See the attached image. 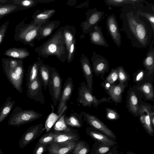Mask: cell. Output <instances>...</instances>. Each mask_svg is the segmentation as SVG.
<instances>
[{
	"instance_id": "cell-1",
	"label": "cell",
	"mask_w": 154,
	"mask_h": 154,
	"mask_svg": "<svg viewBox=\"0 0 154 154\" xmlns=\"http://www.w3.org/2000/svg\"><path fill=\"white\" fill-rule=\"evenodd\" d=\"M149 5H130L122 7L120 17L122 25L120 31L124 32L130 40L133 47L139 49L149 46L154 35V31L149 22L137 13L138 8Z\"/></svg>"
},
{
	"instance_id": "cell-2",
	"label": "cell",
	"mask_w": 154,
	"mask_h": 154,
	"mask_svg": "<svg viewBox=\"0 0 154 154\" xmlns=\"http://www.w3.org/2000/svg\"><path fill=\"white\" fill-rule=\"evenodd\" d=\"M64 27L59 29L51 38L35 51L40 55L47 57L55 55L58 59L64 62L67 59L68 52L63 35Z\"/></svg>"
},
{
	"instance_id": "cell-3",
	"label": "cell",
	"mask_w": 154,
	"mask_h": 154,
	"mask_svg": "<svg viewBox=\"0 0 154 154\" xmlns=\"http://www.w3.org/2000/svg\"><path fill=\"white\" fill-rule=\"evenodd\" d=\"M25 20L24 19L15 26L14 39L16 41L33 47L34 42L37 38L40 28L43 23H35L32 21L30 23L26 24Z\"/></svg>"
},
{
	"instance_id": "cell-4",
	"label": "cell",
	"mask_w": 154,
	"mask_h": 154,
	"mask_svg": "<svg viewBox=\"0 0 154 154\" xmlns=\"http://www.w3.org/2000/svg\"><path fill=\"white\" fill-rule=\"evenodd\" d=\"M42 114L33 109L23 110L16 106L14 109L8 121V125L19 126L32 122L41 118Z\"/></svg>"
},
{
	"instance_id": "cell-5",
	"label": "cell",
	"mask_w": 154,
	"mask_h": 154,
	"mask_svg": "<svg viewBox=\"0 0 154 154\" xmlns=\"http://www.w3.org/2000/svg\"><path fill=\"white\" fill-rule=\"evenodd\" d=\"M78 95L76 100L84 107H91L93 105L94 107L97 108L101 103L110 102L109 98L105 97L99 100L97 99L88 88L85 82L80 83V86L78 88Z\"/></svg>"
},
{
	"instance_id": "cell-6",
	"label": "cell",
	"mask_w": 154,
	"mask_h": 154,
	"mask_svg": "<svg viewBox=\"0 0 154 154\" xmlns=\"http://www.w3.org/2000/svg\"><path fill=\"white\" fill-rule=\"evenodd\" d=\"M62 79L54 67H51L48 87L54 106L57 105L62 91Z\"/></svg>"
},
{
	"instance_id": "cell-7",
	"label": "cell",
	"mask_w": 154,
	"mask_h": 154,
	"mask_svg": "<svg viewBox=\"0 0 154 154\" xmlns=\"http://www.w3.org/2000/svg\"><path fill=\"white\" fill-rule=\"evenodd\" d=\"M84 119L91 127L100 131L108 137L116 140V137L114 133L96 116L85 112L81 111Z\"/></svg>"
},
{
	"instance_id": "cell-8",
	"label": "cell",
	"mask_w": 154,
	"mask_h": 154,
	"mask_svg": "<svg viewBox=\"0 0 154 154\" xmlns=\"http://www.w3.org/2000/svg\"><path fill=\"white\" fill-rule=\"evenodd\" d=\"M92 62L93 72L97 76L103 79L106 72H108L109 69V64L107 59L102 56L94 52L91 58Z\"/></svg>"
},
{
	"instance_id": "cell-9",
	"label": "cell",
	"mask_w": 154,
	"mask_h": 154,
	"mask_svg": "<svg viewBox=\"0 0 154 154\" xmlns=\"http://www.w3.org/2000/svg\"><path fill=\"white\" fill-rule=\"evenodd\" d=\"M104 14L103 11H98L96 8L89 9L86 14V19L82 24L84 32L85 33H88L98 25Z\"/></svg>"
},
{
	"instance_id": "cell-10",
	"label": "cell",
	"mask_w": 154,
	"mask_h": 154,
	"mask_svg": "<svg viewBox=\"0 0 154 154\" xmlns=\"http://www.w3.org/2000/svg\"><path fill=\"white\" fill-rule=\"evenodd\" d=\"M23 64L5 74L14 87L20 93L23 92L22 84L24 74Z\"/></svg>"
},
{
	"instance_id": "cell-11",
	"label": "cell",
	"mask_w": 154,
	"mask_h": 154,
	"mask_svg": "<svg viewBox=\"0 0 154 154\" xmlns=\"http://www.w3.org/2000/svg\"><path fill=\"white\" fill-rule=\"evenodd\" d=\"M74 85L72 79L69 77L65 82L62 90L57 106V114L60 115L64 108L67 106L66 103L72 96Z\"/></svg>"
},
{
	"instance_id": "cell-12",
	"label": "cell",
	"mask_w": 154,
	"mask_h": 154,
	"mask_svg": "<svg viewBox=\"0 0 154 154\" xmlns=\"http://www.w3.org/2000/svg\"><path fill=\"white\" fill-rule=\"evenodd\" d=\"M44 124L40 123L29 128L24 133L19 142V147L22 149L35 139L38 137L42 133Z\"/></svg>"
},
{
	"instance_id": "cell-13",
	"label": "cell",
	"mask_w": 154,
	"mask_h": 154,
	"mask_svg": "<svg viewBox=\"0 0 154 154\" xmlns=\"http://www.w3.org/2000/svg\"><path fill=\"white\" fill-rule=\"evenodd\" d=\"M43 85L38 77L27 87V97L42 104L45 103V98L42 92Z\"/></svg>"
},
{
	"instance_id": "cell-14",
	"label": "cell",
	"mask_w": 154,
	"mask_h": 154,
	"mask_svg": "<svg viewBox=\"0 0 154 154\" xmlns=\"http://www.w3.org/2000/svg\"><path fill=\"white\" fill-rule=\"evenodd\" d=\"M106 24L108 32L112 39L119 47L121 45V36L116 16L114 14L109 16L106 20Z\"/></svg>"
},
{
	"instance_id": "cell-15",
	"label": "cell",
	"mask_w": 154,
	"mask_h": 154,
	"mask_svg": "<svg viewBox=\"0 0 154 154\" xmlns=\"http://www.w3.org/2000/svg\"><path fill=\"white\" fill-rule=\"evenodd\" d=\"M76 141L51 143L47 151L49 154H70L74 148Z\"/></svg>"
},
{
	"instance_id": "cell-16",
	"label": "cell",
	"mask_w": 154,
	"mask_h": 154,
	"mask_svg": "<svg viewBox=\"0 0 154 154\" xmlns=\"http://www.w3.org/2000/svg\"><path fill=\"white\" fill-rule=\"evenodd\" d=\"M151 111V107L146 105H142L139 107L138 111L140 122L146 131L150 136L154 135L153 127L151 124L149 113Z\"/></svg>"
},
{
	"instance_id": "cell-17",
	"label": "cell",
	"mask_w": 154,
	"mask_h": 154,
	"mask_svg": "<svg viewBox=\"0 0 154 154\" xmlns=\"http://www.w3.org/2000/svg\"><path fill=\"white\" fill-rule=\"evenodd\" d=\"M80 62L82 71L86 80V85L92 93L93 82L92 66L88 58L84 55H82Z\"/></svg>"
},
{
	"instance_id": "cell-18",
	"label": "cell",
	"mask_w": 154,
	"mask_h": 154,
	"mask_svg": "<svg viewBox=\"0 0 154 154\" xmlns=\"http://www.w3.org/2000/svg\"><path fill=\"white\" fill-rule=\"evenodd\" d=\"M85 131L87 135L90 137L94 140L112 146L116 145L117 144L116 140L92 127H87Z\"/></svg>"
},
{
	"instance_id": "cell-19",
	"label": "cell",
	"mask_w": 154,
	"mask_h": 154,
	"mask_svg": "<svg viewBox=\"0 0 154 154\" xmlns=\"http://www.w3.org/2000/svg\"><path fill=\"white\" fill-rule=\"evenodd\" d=\"M89 32L90 39L92 44L104 47H109L103 35L101 26L97 25Z\"/></svg>"
},
{
	"instance_id": "cell-20",
	"label": "cell",
	"mask_w": 154,
	"mask_h": 154,
	"mask_svg": "<svg viewBox=\"0 0 154 154\" xmlns=\"http://www.w3.org/2000/svg\"><path fill=\"white\" fill-rule=\"evenodd\" d=\"M54 133L55 137L53 141L51 143L69 140L77 141L80 139L79 135L75 129H73L70 131H54Z\"/></svg>"
},
{
	"instance_id": "cell-21",
	"label": "cell",
	"mask_w": 154,
	"mask_h": 154,
	"mask_svg": "<svg viewBox=\"0 0 154 154\" xmlns=\"http://www.w3.org/2000/svg\"><path fill=\"white\" fill-rule=\"evenodd\" d=\"M154 39L152 40L148 52L144 58L143 64L148 72V75L152 74L154 70Z\"/></svg>"
},
{
	"instance_id": "cell-22",
	"label": "cell",
	"mask_w": 154,
	"mask_h": 154,
	"mask_svg": "<svg viewBox=\"0 0 154 154\" xmlns=\"http://www.w3.org/2000/svg\"><path fill=\"white\" fill-rule=\"evenodd\" d=\"M125 84L119 83L112 85L106 93L112 100L116 103H120L122 100V94L126 88Z\"/></svg>"
},
{
	"instance_id": "cell-23",
	"label": "cell",
	"mask_w": 154,
	"mask_h": 154,
	"mask_svg": "<svg viewBox=\"0 0 154 154\" xmlns=\"http://www.w3.org/2000/svg\"><path fill=\"white\" fill-rule=\"evenodd\" d=\"M51 67L40 61L38 77L42 82L45 90L48 87L51 76Z\"/></svg>"
},
{
	"instance_id": "cell-24",
	"label": "cell",
	"mask_w": 154,
	"mask_h": 154,
	"mask_svg": "<svg viewBox=\"0 0 154 154\" xmlns=\"http://www.w3.org/2000/svg\"><path fill=\"white\" fill-rule=\"evenodd\" d=\"M104 2L109 7H122L130 5L135 6H142L146 5L144 3L147 2L143 0H105Z\"/></svg>"
},
{
	"instance_id": "cell-25",
	"label": "cell",
	"mask_w": 154,
	"mask_h": 154,
	"mask_svg": "<svg viewBox=\"0 0 154 154\" xmlns=\"http://www.w3.org/2000/svg\"><path fill=\"white\" fill-rule=\"evenodd\" d=\"M59 22L50 21L43 23L39 30L37 39H43L50 35L59 25Z\"/></svg>"
},
{
	"instance_id": "cell-26",
	"label": "cell",
	"mask_w": 154,
	"mask_h": 154,
	"mask_svg": "<svg viewBox=\"0 0 154 154\" xmlns=\"http://www.w3.org/2000/svg\"><path fill=\"white\" fill-rule=\"evenodd\" d=\"M4 54L10 57L23 60L29 56L30 53L25 48L14 47L6 50Z\"/></svg>"
},
{
	"instance_id": "cell-27",
	"label": "cell",
	"mask_w": 154,
	"mask_h": 154,
	"mask_svg": "<svg viewBox=\"0 0 154 154\" xmlns=\"http://www.w3.org/2000/svg\"><path fill=\"white\" fill-rule=\"evenodd\" d=\"M82 117V115L81 113L78 114L74 112L70 113L69 116H66L65 122L68 126L81 128L83 126Z\"/></svg>"
},
{
	"instance_id": "cell-28",
	"label": "cell",
	"mask_w": 154,
	"mask_h": 154,
	"mask_svg": "<svg viewBox=\"0 0 154 154\" xmlns=\"http://www.w3.org/2000/svg\"><path fill=\"white\" fill-rule=\"evenodd\" d=\"M2 61L5 74L24 63L23 60L11 57L3 58Z\"/></svg>"
},
{
	"instance_id": "cell-29",
	"label": "cell",
	"mask_w": 154,
	"mask_h": 154,
	"mask_svg": "<svg viewBox=\"0 0 154 154\" xmlns=\"http://www.w3.org/2000/svg\"><path fill=\"white\" fill-rule=\"evenodd\" d=\"M40 63V61L35 62L29 66L26 74V85L27 87L38 77Z\"/></svg>"
},
{
	"instance_id": "cell-30",
	"label": "cell",
	"mask_w": 154,
	"mask_h": 154,
	"mask_svg": "<svg viewBox=\"0 0 154 154\" xmlns=\"http://www.w3.org/2000/svg\"><path fill=\"white\" fill-rule=\"evenodd\" d=\"M127 107L129 112L134 116H138V111L139 108L138 99L135 92L132 91L128 96Z\"/></svg>"
},
{
	"instance_id": "cell-31",
	"label": "cell",
	"mask_w": 154,
	"mask_h": 154,
	"mask_svg": "<svg viewBox=\"0 0 154 154\" xmlns=\"http://www.w3.org/2000/svg\"><path fill=\"white\" fill-rule=\"evenodd\" d=\"M10 97H7L6 101L0 108V123L2 122L11 112L15 103L14 100H11Z\"/></svg>"
},
{
	"instance_id": "cell-32",
	"label": "cell",
	"mask_w": 154,
	"mask_h": 154,
	"mask_svg": "<svg viewBox=\"0 0 154 154\" xmlns=\"http://www.w3.org/2000/svg\"><path fill=\"white\" fill-rule=\"evenodd\" d=\"M91 151L89 145L82 140L75 141L73 149L70 154H88Z\"/></svg>"
},
{
	"instance_id": "cell-33",
	"label": "cell",
	"mask_w": 154,
	"mask_h": 154,
	"mask_svg": "<svg viewBox=\"0 0 154 154\" xmlns=\"http://www.w3.org/2000/svg\"><path fill=\"white\" fill-rule=\"evenodd\" d=\"M75 29H73V27L69 26L64 27L63 35L68 53L71 45L75 40Z\"/></svg>"
},
{
	"instance_id": "cell-34",
	"label": "cell",
	"mask_w": 154,
	"mask_h": 154,
	"mask_svg": "<svg viewBox=\"0 0 154 154\" xmlns=\"http://www.w3.org/2000/svg\"><path fill=\"white\" fill-rule=\"evenodd\" d=\"M55 12L54 10L45 11L39 13L35 12L32 16L33 19L32 21L35 23H45L49 19Z\"/></svg>"
},
{
	"instance_id": "cell-35",
	"label": "cell",
	"mask_w": 154,
	"mask_h": 154,
	"mask_svg": "<svg viewBox=\"0 0 154 154\" xmlns=\"http://www.w3.org/2000/svg\"><path fill=\"white\" fill-rule=\"evenodd\" d=\"M90 154H106L113 146L105 144L96 140Z\"/></svg>"
},
{
	"instance_id": "cell-36",
	"label": "cell",
	"mask_w": 154,
	"mask_h": 154,
	"mask_svg": "<svg viewBox=\"0 0 154 154\" xmlns=\"http://www.w3.org/2000/svg\"><path fill=\"white\" fill-rule=\"evenodd\" d=\"M67 109L65 110L55 123L53 128L55 131H70L73 129L69 128L66 124L65 121L66 113Z\"/></svg>"
},
{
	"instance_id": "cell-37",
	"label": "cell",
	"mask_w": 154,
	"mask_h": 154,
	"mask_svg": "<svg viewBox=\"0 0 154 154\" xmlns=\"http://www.w3.org/2000/svg\"><path fill=\"white\" fill-rule=\"evenodd\" d=\"M20 7L13 4L0 5V19L11 13L20 10Z\"/></svg>"
},
{
	"instance_id": "cell-38",
	"label": "cell",
	"mask_w": 154,
	"mask_h": 154,
	"mask_svg": "<svg viewBox=\"0 0 154 154\" xmlns=\"http://www.w3.org/2000/svg\"><path fill=\"white\" fill-rule=\"evenodd\" d=\"M138 90L143 92L147 100L153 99L154 94L152 85L150 82H146L138 87Z\"/></svg>"
},
{
	"instance_id": "cell-39",
	"label": "cell",
	"mask_w": 154,
	"mask_h": 154,
	"mask_svg": "<svg viewBox=\"0 0 154 154\" xmlns=\"http://www.w3.org/2000/svg\"><path fill=\"white\" fill-rule=\"evenodd\" d=\"M66 109H67V106L64 108L62 112L60 115H58L53 112L49 115L47 118L45 123V129L47 132L50 130L51 128L59 119L63 112Z\"/></svg>"
},
{
	"instance_id": "cell-40",
	"label": "cell",
	"mask_w": 154,
	"mask_h": 154,
	"mask_svg": "<svg viewBox=\"0 0 154 154\" xmlns=\"http://www.w3.org/2000/svg\"><path fill=\"white\" fill-rule=\"evenodd\" d=\"M12 4L18 6L21 10H25L35 5L36 1L33 0H12Z\"/></svg>"
},
{
	"instance_id": "cell-41",
	"label": "cell",
	"mask_w": 154,
	"mask_h": 154,
	"mask_svg": "<svg viewBox=\"0 0 154 154\" xmlns=\"http://www.w3.org/2000/svg\"><path fill=\"white\" fill-rule=\"evenodd\" d=\"M55 135L54 131V132L48 131L40 138L37 143L45 145H49L53 141Z\"/></svg>"
},
{
	"instance_id": "cell-42",
	"label": "cell",
	"mask_w": 154,
	"mask_h": 154,
	"mask_svg": "<svg viewBox=\"0 0 154 154\" xmlns=\"http://www.w3.org/2000/svg\"><path fill=\"white\" fill-rule=\"evenodd\" d=\"M118 79V70L117 67L112 68L108 75L106 78L103 82L110 84L111 85H115L114 83Z\"/></svg>"
},
{
	"instance_id": "cell-43",
	"label": "cell",
	"mask_w": 154,
	"mask_h": 154,
	"mask_svg": "<svg viewBox=\"0 0 154 154\" xmlns=\"http://www.w3.org/2000/svg\"><path fill=\"white\" fill-rule=\"evenodd\" d=\"M119 83L125 84L130 80V76L122 66H117Z\"/></svg>"
},
{
	"instance_id": "cell-44",
	"label": "cell",
	"mask_w": 154,
	"mask_h": 154,
	"mask_svg": "<svg viewBox=\"0 0 154 154\" xmlns=\"http://www.w3.org/2000/svg\"><path fill=\"white\" fill-rule=\"evenodd\" d=\"M106 117L110 120H116L120 118L119 114L115 109L108 108H105Z\"/></svg>"
},
{
	"instance_id": "cell-45",
	"label": "cell",
	"mask_w": 154,
	"mask_h": 154,
	"mask_svg": "<svg viewBox=\"0 0 154 154\" xmlns=\"http://www.w3.org/2000/svg\"><path fill=\"white\" fill-rule=\"evenodd\" d=\"M49 145H45L38 143L36 144L33 149V154H44L47 150Z\"/></svg>"
},
{
	"instance_id": "cell-46",
	"label": "cell",
	"mask_w": 154,
	"mask_h": 154,
	"mask_svg": "<svg viewBox=\"0 0 154 154\" xmlns=\"http://www.w3.org/2000/svg\"><path fill=\"white\" fill-rule=\"evenodd\" d=\"M9 23V21H6L0 26V46L3 41Z\"/></svg>"
},
{
	"instance_id": "cell-47",
	"label": "cell",
	"mask_w": 154,
	"mask_h": 154,
	"mask_svg": "<svg viewBox=\"0 0 154 154\" xmlns=\"http://www.w3.org/2000/svg\"><path fill=\"white\" fill-rule=\"evenodd\" d=\"M145 71L143 69H139L134 73V79L135 82H138L142 80L144 78Z\"/></svg>"
},
{
	"instance_id": "cell-48",
	"label": "cell",
	"mask_w": 154,
	"mask_h": 154,
	"mask_svg": "<svg viewBox=\"0 0 154 154\" xmlns=\"http://www.w3.org/2000/svg\"><path fill=\"white\" fill-rule=\"evenodd\" d=\"M75 41L74 40L70 45L67 58L68 63L71 62L73 59L72 56L73 55V53L75 51Z\"/></svg>"
},
{
	"instance_id": "cell-49",
	"label": "cell",
	"mask_w": 154,
	"mask_h": 154,
	"mask_svg": "<svg viewBox=\"0 0 154 154\" xmlns=\"http://www.w3.org/2000/svg\"><path fill=\"white\" fill-rule=\"evenodd\" d=\"M106 154H119L117 146L116 145L114 146Z\"/></svg>"
},
{
	"instance_id": "cell-50",
	"label": "cell",
	"mask_w": 154,
	"mask_h": 154,
	"mask_svg": "<svg viewBox=\"0 0 154 154\" xmlns=\"http://www.w3.org/2000/svg\"><path fill=\"white\" fill-rule=\"evenodd\" d=\"M149 116L150 122L153 128L154 126V113L153 112H150Z\"/></svg>"
},
{
	"instance_id": "cell-51",
	"label": "cell",
	"mask_w": 154,
	"mask_h": 154,
	"mask_svg": "<svg viewBox=\"0 0 154 154\" xmlns=\"http://www.w3.org/2000/svg\"><path fill=\"white\" fill-rule=\"evenodd\" d=\"M0 154H4L2 151L1 149L0 148Z\"/></svg>"
},
{
	"instance_id": "cell-52",
	"label": "cell",
	"mask_w": 154,
	"mask_h": 154,
	"mask_svg": "<svg viewBox=\"0 0 154 154\" xmlns=\"http://www.w3.org/2000/svg\"><path fill=\"white\" fill-rule=\"evenodd\" d=\"M129 153L130 154H136L135 153H134L132 152H131V151H129Z\"/></svg>"
},
{
	"instance_id": "cell-53",
	"label": "cell",
	"mask_w": 154,
	"mask_h": 154,
	"mask_svg": "<svg viewBox=\"0 0 154 154\" xmlns=\"http://www.w3.org/2000/svg\"><path fill=\"white\" fill-rule=\"evenodd\" d=\"M125 154H130L129 152H127Z\"/></svg>"
}]
</instances>
